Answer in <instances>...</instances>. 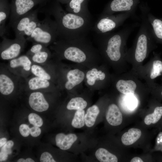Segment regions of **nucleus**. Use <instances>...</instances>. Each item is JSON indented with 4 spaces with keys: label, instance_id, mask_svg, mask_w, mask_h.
<instances>
[{
    "label": "nucleus",
    "instance_id": "nucleus-1",
    "mask_svg": "<svg viewBox=\"0 0 162 162\" xmlns=\"http://www.w3.org/2000/svg\"><path fill=\"white\" fill-rule=\"evenodd\" d=\"M53 57L90 68L102 63L98 51L86 37L71 40L58 39L50 45Z\"/></svg>",
    "mask_w": 162,
    "mask_h": 162
},
{
    "label": "nucleus",
    "instance_id": "nucleus-2",
    "mask_svg": "<svg viewBox=\"0 0 162 162\" xmlns=\"http://www.w3.org/2000/svg\"><path fill=\"white\" fill-rule=\"evenodd\" d=\"M60 2L54 0L39 11L52 16L57 26L58 38L71 40L85 37L92 29L91 19L64 10Z\"/></svg>",
    "mask_w": 162,
    "mask_h": 162
},
{
    "label": "nucleus",
    "instance_id": "nucleus-3",
    "mask_svg": "<svg viewBox=\"0 0 162 162\" xmlns=\"http://www.w3.org/2000/svg\"><path fill=\"white\" fill-rule=\"evenodd\" d=\"M139 25L136 22L127 25L116 32L97 34L96 47L102 62H118L122 57L126 41L134 29Z\"/></svg>",
    "mask_w": 162,
    "mask_h": 162
},
{
    "label": "nucleus",
    "instance_id": "nucleus-4",
    "mask_svg": "<svg viewBox=\"0 0 162 162\" xmlns=\"http://www.w3.org/2000/svg\"><path fill=\"white\" fill-rule=\"evenodd\" d=\"M55 59L57 85L59 90L74 95L82 92L84 88L83 84L87 68L75 63L65 64Z\"/></svg>",
    "mask_w": 162,
    "mask_h": 162
},
{
    "label": "nucleus",
    "instance_id": "nucleus-5",
    "mask_svg": "<svg viewBox=\"0 0 162 162\" xmlns=\"http://www.w3.org/2000/svg\"><path fill=\"white\" fill-rule=\"evenodd\" d=\"M148 9L144 7L140 8L141 24L136 37L133 51L134 57L139 62H142L146 58L155 40L147 18Z\"/></svg>",
    "mask_w": 162,
    "mask_h": 162
},
{
    "label": "nucleus",
    "instance_id": "nucleus-6",
    "mask_svg": "<svg viewBox=\"0 0 162 162\" xmlns=\"http://www.w3.org/2000/svg\"><path fill=\"white\" fill-rule=\"evenodd\" d=\"M58 38V28L55 20L50 16L46 14L45 18L40 21L38 26L26 40L33 43H38L47 47L54 43Z\"/></svg>",
    "mask_w": 162,
    "mask_h": 162
},
{
    "label": "nucleus",
    "instance_id": "nucleus-7",
    "mask_svg": "<svg viewBox=\"0 0 162 162\" xmlns=\"http://www.w3.org/2000/svg\"><path fill=\"white\" fill-rule=\"evenodd\" d=\"M24 78L11 72L6 64L1 63L0 66V92L2 95L9 96L16 92L23 91Z\"/></svg>",
    "mask_w": 162,
    "mask_h": 162
},
{
    "label": "nucleus",
    "instance_id": "nucleus-8",
    "mask_svg": "<svg viewBox=\"0 0 162 162\" xmlns=\"http://www.w3.org/2000/svg\"><path fill=\"white\" fill-rule=\"evenodd\" d=\"M130 17L134 19L132 13L128 12L116 14H101L92 29L97 34L111 32L122 26Z\"/></svg>",
    "mask_w": 162,
    "mask_h": 162
},
{
    "label": "nucleus",
    "instance_id": "nucleus-9",
    "mask_svg": "<svg viewBox=\"0 0 162 162\" xmlns=\"http://www.w3.org/2000/svg\"><path fill=\"white\" fill-rule=\"evenodd\" d=\"M0 45V57L4 60H10L19 56L24 50L26 40L24 36L15 37L14 39L2 38Z\"/></svg>",
    "mask_w": 162,
    "mask_h": 162
},
{
    "label": "nucleus",
    "instance_id": "nucleus-10",
    "mask_svg": "<svg viewBox=\"0 0 162 162\" xmlns=\"http://www.w3.org/2000/svg\"><path fill=\"white\" fill-rule=\"evenodd\" d=\"M103 63L87 68L85 74L84 83L92 92L104 88L107 79V74Z\"/></svg>",
    "mask_w": 162,
    "mask_h": 162
},
{
    "label": "nucleus",
    "instance_id": "nucleus-11",
    "mask_svg": "<svg viewBox=\"0 0 162 162\" xmlns=\"http://www.w3.org/2000/svg\"><path fill=\"white\" fill-rule=\"evenodd\" d=\"M50 0H12L10 17L7 28L18 19L31 10L38 4H44Z\"/></svg>",
    "mask_w": 162,
    "mask_h": 162
},
{
    "label": "nucleus",
    "instance_id": "nucleus-12",
    "mask_svg": "<svg viewBox=\"0 0 162 162\" xmlns=\"http://www.w3.org/2000/svg\"><path fill=\"white\" fill-rule=\"evenodd\" d=\"M23 91L27 92L41 91L44 92H60L57 85L48 80L31 74L24 78Z\"/></svg>",
    "mask_w": 162,
    "mask_h": 162
},
{
    "label": "nucleus",
    "instance_id": "nucleus-13",
    "mask_svg": "<svg viewBox=\"0 0 162 162\" xmlns=\"http://www.w3.org/2000/svg\"><path fill=\"white\" fill-rule=\"evenodd\" d=\"M32 63L29 57L26 54L9 60L6 64L12 73L26 78L32 74L31 68Z\"/></svg>",
    "mask_w": 162,
    "mask_h": 162
},
{
    "label": "nucleus",
    "instance_id": "nucleus-14",
    "mask_svg": "<svg viewBox=\"0 0 162 162\" xmlns=\"http://www.w3.org/2000/svg\"><path fill=\"white\" fill-rule=\"evenodd\" d=\"M139 0H112L104 8L101 14H112L120 12H130L134 19H138L135 9Z\"/></svg>",
    "mask_w": 162,
    "mask_h": 162
},
{
    "label": "nucleus",
    "instance_id": "nucleus-15",
    "mask_svg": "<svg viewBox=\"0 0 162 162\" xmlns=\"http://www.w3.org/2000/svg\"><path fill=\"white\" fill-rule=\"evenodd\" d=\"M31 72L34 76L50 80L57 85L56 61L53 58L50 62L44 64L33 63Z\"/></svg>",
    "mask_w": 162,
    "mask_h": 162
},
{
    "label": "nucleus",
    "instance_id": "nucleus-16",
    "mask_svg": "<svg viewBox=\"0 0 162 162\" xmlns=\"http://www.w3.org/2000/svg\"><path fill=\"white\" fill-rule=\"evenodd\" d=\"M38 9L31 10L16 20L11 25L15 37L24 36V31L30 22L38 16Z\"/></svg>",
    "mask_w": 162,
    "mask_h": 162
},
{
    "label": "nucleus",
    "instance_id": "nucleus-17",
    "mask_svg": "<svg viewBox=\"0 0 162 162\" xmlns=\"http://www.w3.org/2000/svg\"><path fill=\"white\" fill-rule=\"evenodd\" d=\"M29 93L28 103L34 110L39 112L46 111L49 108V103L45 98V92L33 91Z\"/></svg>",
    "mask_w": 162,
    "mask_h": 162
},
{
    "label": "nucleus",
    "instance_id": "nucleus-18",
    "mask_svg": "<svg viewBox=\"0 0 162 162\" xmlns=\"http://www.w3.org/2000/svg\"><path fill=\"white\" fill-rule=\"evenodd\" d=\"M89 0H70L67 4V12L91 19L88 7Z\"/></svg>",
    "mask_w": 162,
    "mask_h": 162
},
{
    "label": "nucleus",
    "instance_id": "nucleus-19",
    "mask_svg": "<svg viewBox=\"0 0 162 162\" xmlns=\"http://www.w3.org/2000/svg\"><path fill=\"white\" fill-rule=\"evenodd\" d=\"M147 17L155 40L162 44V20L155 16L150 12L148 9Z\"/></svg>",
    "mask_w": 162,
    "mask_h": 162
},
{
    "label": "nucleus",
    "instance_id": "nucleus-20",
    "mask_svg": "<svg viewBox=\"0 0 162 162\" xmlns=\"http://www.w3.org/2000/svg\"><path fill=\"white\" fill-rule=\"evenodd\" d=\"M106 119L111 125L116 126L121 124L122 121V116L118 107L114 104L109 105L106 115Z\"/></svg>",
    "mask_w": 162,
    "mask_h": 162
},
{
    "label": "nucleus",
    "instance_id": "nucleus-21",
    "mask_svg": "<svg viewBox=\"0 0 162 162\" xmlns=\"http://www.w3.org/2000/svg\"><path fill=\"white\" fill-rule=\"evenodd\" d=\"M77 139V136L74 134L66 135L63 133H60L56 136V145L62 150H67L71 147Z\"/></svg>",
    "mask_w": 162,
    "mask_h": 162
},
{
    "label": "nucleus",
    "instance_id": "nucleus-22",
    "mask_svg": "<svg viewBox=\"0 0 162 162\" xmlns=\"http://www.w3.org/2000/svg\"><path fill=\"white\" fill-rule=\"evenodd\" d=\"M10 10V5L8 0H0V35L1 38L4 36L7 31L5 23Z\"/></svg>",
    "mask_w": 162,
    "mask_h": 162
},
{
    "label": "nucleus",
    "instance_id": "nucleus-23",
    "mask_svg": "<svg viewBox=\"0 0 162 162\" xmlns=\"http://www.w3.org/2000/svg\"><path fill=\"white\" fill-rule=\"evenodd\" d=\"M29 57L33 63L43 64L49 62L52 60V54L46 47Z\"/></svg>",
    "mask_w": 162,
    "mask_h": 162
},
{
    "label": "nucleus",
    "instance_id": "nucleus-24",
    "mask_svg": "<svg viewBox=\"0 0 162 162\" xmlns=\"http://www.w3.org/2000/svg\"><path fill=\"white\" fill-rule=\"evenodd\" d=\"M116 86L117 90L123 94H134L136 88L135 82L133 80H120L117 81Z\"/></svg>",
    "mask_w": 162,
    "mask_h": 162
},
{
    "label": "nucleus",
    "instance_id": "nucleus-25",
    "mask_svg": "<svg viewBox=\"0 0 162 162\" xmlns=\"http://www.w3.org/2000/svg\"><path fill=\"white\" fill-rule=\"evenodd\" d=\"M141 131L140 130L134 128L129 129L127 132L124 133L121 137L122 143L126 146L132 145L140 137Z\"/></svg>",
    "mask_w": 162,
    "mask_h": 162
},
{
    "label": "nucleus",
    "instance_id": "nucleus-26",
    "mask_svg": "<svg viewBox=\"0 0 162 162\" xmlns=\"http://www.w3.org/2000/svg\"><path fill=\"white\" fill-rule=\"evenodd\" d=\"M82 91L80 96L73 97L69 101L66 106L68 110H77L84 109L86 107L88 104V101L82 96Z\"/></svg>",
    "mask_w": 162,
    "mask_h": 162
},
{
    "label": "nucleus",
    "instance_id": "nucleus-27",
    "mask_svg": "<svg viewBox=\"0 0 162 162\" xmlns=\"http://www.w3.org/2000/svg\"><path fill=\"white\" fill-rule=\"evenodd\" d=\"M100 110L97 105L94 104L89 107L84 116L85 124L88 127H91L94 124Z\"/></svg>",
    "mask_w": 162,
    "mask_h": 162
},
{
    "label": "nucleus",
    "instance_id": "nucleus-28",
    "mask_svg": "<svg viewBox=\"0 0 162 162\" xmlns=\"http://www.w3.org/2000/svg\"><path fill=\"white\" fill-rule=\"evenodd\" d=\"M95 156L101 162H117V158L115 155L110 153L103 148H100L96 151Z\"/></svg>",
    "mask_w": 162,
    "mask_h": 162
},
{
    "label": "nucleus",
    "instance_id": "nucleus-29",
    "mask_svg": "<svg viewBox=\"0 0 162 162\" xmlns=\"http://www.w3.org/2000/svg\"><path fill=\"white\" fill-rule=\"evenodd\" d=\"M162 117V106H158L154 109L153 112L146 116L144 122L146 124L149 125L158 122Z\"/></svg>",
    "mask_w": 162,
    "mask_h": 162
},
{
    "label": "nucleus",
    "instance_id": "nucleus-30",
    "mask_svg": "<svg viewBox=\"0 0 162 162\" xmlns=\"http://www.w3.org/2000/svg\"><path fill=\"white\" fill-rule=\"evenodd\" d=\"M85 111L84 109L76 110L72 120L71 125L76 128H80L85 124L84 116Z\"/></svg>",
    "mask_w": 162,
    "mask_h": 162
},
{
    "label": "nucleus",
    "instance_id": "nucleus-31",
    "mask_svg": "<svg viewBox=\"0 0 162 162\" xmlns=\"http://www.w3.org/2000/svg\"><path fill=\"white\" fill-rule=\"evenodd\" d=\"M162 74V61L158 58L153 61L150 77L154 79Z\"/></svg>",
    "mask_w": 162,
    "mask_h": 162
},
{
    "label": "nucleus",
    "instance_id": "nucleus-32",
    "mask_svg": "<svg viewBox=\"0 0 162 162\" xmlns=\"http://www.w3.org/2000/svg\"><path fill=\"white\" fill-rule=\"evenodd\" d=\"M40 21L38 20V16H36L32 20L24 31V36H27V37L31 36L38 26Z\"/></svg>",
    "mask_w": 162,
    "mask_h": 162
},
{
    "label": "nucleus",
    "instance_id": "nucleus-33",
    "mask_svg": "<svg viewBox=\"0 0 162 162\" xmlns=\"http://www.w3.org/2000/svg\"><path fill=\"white\" fill-rule=\"evenodd\" d=\"M30 124L34 126L40 127L43 124V121L41 118L35 113H30L28 117Z\"/></svg>",
    "mask_w": 162,
    "mask_h": 162
},
{
    "label": "nucleus",
    "instance_id": "nucleus-34",
    "mask_svg": "<svg viewBox=\"0 0 162 162\" xmlns=\"http://www.w3.org/2000/svg\"><path fill=\"white\" fill-rule=\"evenodd\" d=\"M33 43V45L31 48L27 51L26 54L29 56L47 47L40 43Z\"/></svg>",
    "mask_w": 162,
    "mask_h": 162
},
{
    "label": "nucleus",
    "instance_id": "nucleus-35",
    "mask_svg": "<svg viewBox=\"0 0 162 162\" xmlns=\"http://www.w3.org/2000/svg\"><path fill=\"white\" fill-rule=\"evenodd\" d=\"M41 162H56L52 156L49 153L45 152L42 154L40 158Z\"/></svg>",
    "mask_w": 162,
    "mask_h": 162
},
{
    "label": "nucleus",
    "instance_id": "nucleus-36",
    "mask_svg": "<svg viewBox=\"0 0 162 162\" xmlns=\"http://www.w3.org/2000/svg\"><path fill=\"white\" fill-rule=\"evenodd\" d=\"M30 128L28 125L22 124L19 127V132L23 136L26 137L30 134Z\"/></svg>",
    "mask_w": 162,
    "mask_h": 162
},
{
    "label": "nucleus",
    "instance_id": "nucleus-37",
    "mask_svg": "<svg viewBox=\"0 0 162 162\" xmlns=\"http://www.w3.org/2000/svg\"><path fill=\"white\" fill-rule=\"evenodd\" d=\"M14 145V142L11 140H9L3 146L1 151L5 152L8 154L12 153L11 148Z\"/></svg>",
    "mask_w": 162,
    "mask_h": 162
},
{
    "label": "nucleus",
    "instance_id": "nucleus-38",
    "mask_svg": "<svg viewBox=\"0 0 162 162\" xmlns=\"http://www.w3.org/2000/svg\"><path fill=\"white\" fill-rule=\"evenodd\" d=\"M41 130L39 127L33 126L30 128V134L33 137H37L40 135Z\"/></svg>",
    "mask_w": 162,
    "mask_h": 162
},
{
    "label": "nucleus",
    "instance_id": "nucleus-39",
    "mask_svg": "<svg viewBox=\"0 0 162 162\" xmlns=\"http://www.w3.org/2000/svg\"><path fill=\"white\" fill-rule=\"evenodd\" d=\"M126 102L128 106L130 108L134 107L136 104V101L134 99L131 97L128 98Z\"/></svg>",
    "mask_w": 162,
    "mask_h": 162
},
{
    "label": "nucleus",
    "instance_id": "nucleus-40",
    "mask_svg": "<svg viewBox=\"0 0 162 162\" xmlns=\"http://www.w3.org/2000/svg\"><path fill=\"white\" fill-rule=\"evenodd\" d=\"M8 154L4 152L1 151L0 152V161L6 160L8 157Z\"/></svg>",
    "mask_w": 162,
    "mask_h": 162
},
{
    "label": "nucleus",
    "instance_id": "nucleus-41",
    "mask_svg": "<svg viewBox=\"0 0 162 162\" xmlns=\"http://www.w3.org/2000/svg\"><path fill=\"white\" fill-rule=\"evenodd\" d=\"M130 162H143V160L139 157H135L133 158L130 161Z\"/></svg>",
    "mask_w": 162,
    "mask_h": 162
},
{
    "label": "nucleus",
    "instance_id": "nucleus-42",
    "mask_svg": "<svg viewBox=\"0 0 162 162\" xmlns=\"http://www.w3.org/2000/svg\"><path fill=\"white\" fill-rule=\"evenodd\" d=\"M7 142V139L4 137L0 139V147L3 146Z\"/></svg>",
    "mask_w": 162,
    "mask_h": 162
},
{
    "label": "nucleus",
    "instance_id": "nucleus-43",
    "mask_svg": "<svg viewBox=\"0 0 162 162\" xmlns=\"http://www.w3.org/2000/svg\"><path fill=\"white\" fill-rule=\"evenodd\" d=\"M60 3L63 4H67L70 0H56Z\"/></svg>",
    "mask_w": 162,
    "mask_h": 162
},
{
    "label": "nucleus",
    "instance_id": "nucleus-44",
    "mask_svg": "<svg viewBox=\"0 0 162 162\" xmlns=\"http://www.w3.org/2000/svg\"><path fill=\"white\" fill-rule=\"evenodd\" d=\"M34 160L30 158H27L26 159V162H34Z\"/></svg>",
    "mask_w": 162,
    "mask_h": 162
},
{
    "label": "nucleus",
    "instance_id": "nucleus-45",
    "mask_svg": "<svg viewBox=\"0 0 162 162\" xmlns=\"http://www.w3.org/2000/svg\"><path fill=\"white\" fill-rule=\"evenodd\" d=\"M18 162H26V160L23 158H21L18 159L17 161Z\"/></svg>",
    "mask_w": 162,
    "mask_h": 162
},
{
    "label": "nucleus",
    "instance_id": "nucleus-46",
    "mask_svg": "<svg viewBox=\"0 0 162 162\" xmlns=\"http://www.w3.org/2000/svg\"><path fill=\"white\" fill-rule=\"evenodd\" d=\"M160 96H161L162 97V89L161 90H160Z\"/></svg>",
    "mask_w": 162,
    "mask_h": 162
},
{
    "label": "nucleus",
    "instance_id": "nucleus-47",
    "mask_svg": "<svg viewBox=\"0 0 162 162\" xmlns=\"http://www.w3.org/2000/svg\"><path fill=\"white\" fill-rule=\"evenodd\" d=\"M161 19L162 20V18Z\"/></svg>",
    "mask_w": 162,
    "mask_h": 162
}]
</instances>
